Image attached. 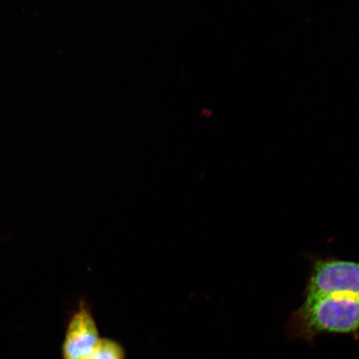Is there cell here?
I'll use <instances>...</instances> for the list:
<instances>
[{
	"mask_svg": "<svg viewBox=\"0 0 359 359\" xmlns=\"http://www.w3.org/2000/svg\"><path fill=\"white\" fill-rule=\"evenodd\" d=\"M91 313L84 304L74 314L64 344L65 359H87L100 342Z\"/></svg>",
	"mask_w": 359,
	"mask_h": 359,
	"instance_id": "cell-3",
	"label": "cell"
},
{
	"mask_svg": "<svg viewBox=\"0 0 359 359\" xmlns=\"http://www.w3.org/2000/svg\"><path fill=\"white\" fill-rule=\"evenodd\" d=\"M327 294L359 296V263L316 260L308 282L306 298Z\"/></svg>",
	"mask_w": 359,
	"mask_h": 359,
	"instance_id": "cell-2",
	"label": "cell"
},
{
	"mask_svg": "<svg viewBox=\"0 0 359 359\" xmlns=\"http://www.w3.org/2000/svg\"><path fill=\"white\" fill-rule=\"evenodd\" d=\"M294 332L306 339L321 334L359 330V296L327 294L305 298L294 316Z\"/></svg>",
	"mask_w": 359,
	"mask_h": 359,
	"instance_id": "cell-1",
	"label": "cell"
},
{
	"mask_svg": "<svg viewBox=\"0 0 359 359\" xmlns=\"http://www.w3.org/2000/svg\"><path fill=\"white\" fill-rule=\"evenodd\" d=\"M87 359H123V352L118 344L102 339Z\"/></svg>",
	"mask_w": 359,
	"mask_h": 359,
	"instance_id": "cell-4",
	"label": "cell"
}]
</instances>
